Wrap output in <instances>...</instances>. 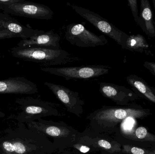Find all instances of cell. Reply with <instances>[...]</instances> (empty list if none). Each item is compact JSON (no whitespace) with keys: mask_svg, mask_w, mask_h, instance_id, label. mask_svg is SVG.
Wrapping results in <instances>:
<instances>
[{"mask_svg":"<svg viewBox=\"0 0 155 154\" xmlns=\"http://www.w3.org/2000/svg\"><path fill=\"white\" fill-rule=\"evenodd\" d=\"M10 52L14 57L40 63L45 68L71 64L80 60L79 58L61 49L16 46L10 49Z\"/></svg>","mask_w":155,"mask_h":154,"instance_id":"6da1fadb","label":"cell"},{"mask_svg":"<svg viewBox=\"0 0 155 154\" xmlns=\"http://www.w3.org/2000/svg\"><path fill=\"white\" fill-rule=\"evenodd\" d=\"M67 5L101 32L116 42L123 49L128 36L126 33L117 28L107 19L92 11L69 2H67Z\"/></svg>","mask_w":155,"mask_h":154,"instance_id":"7a4b0ae2","label":"cell"},{"mask_svg":"<svg viewBox=\"0 0 155 154\" xmlns=\"http://www.w3.org/2000/svg\"><path fill=\"white\" fill-rule=\"evenodd\" d=\"M110 67L103 65H84L80 67L41 68L42 71L70 80H87L107 74Z\"/></svg>","mask_w":155,"mask_h":154,"instance_id":"3957f363","label":"cell"},{"mask_svg":"<svg viewBox=\"0 0 155 154\" xmlns=\"http://www.w3.org/2000/svg\"><path fill=\"white\" fill-rule=\"evenodd\" d=\"M64 36L71 44L81 48L104 46L108 42L104 35H96L86 29L82 24L67 25L64 29Z\"/></svg>","mask_w":155,"mask_h":154,"instance_id":"277c9868","label":"cell"},{"mask_svg":"<svg viewBox=\"0 0 155 154\" xmlns=\"http://www.w3.org/2000/svg\"><path fill=\"white\" fill-rule=\"evenodd\" d=\"M0 11L10 15L40 20H51L54 14L52 10L46 5L25 0L10 5H0Z\"/></svg>","mask_w":155,"mask_h":154,"instance_id":"5b68a950","label":"cell"},{"mask_svg":"<svg viewBox=\"0 0 155 154\" xmlns=\"http://www.w3.org/2000/svg\"><path fill=\"white\" fill-rule=\"evenodd\" d=\"M37 90L36 84L24 77L0 80V94H32Z\"/></svg>","mask_w":155,"mask_h":154,"instance_id":"8992f818","label":"cell"},{"mask_svg":"<svg viewBox=\"0 0 155 154\" xmlns=\"http://www.w3.org/2000/svg\"><path fill=\"white\" fill-rule=\"evenodd\" d=\"M61 37L53 30H43L39 34L26 39H22L17 44L19 47H36L60 49Z\"/></svg>","mask_w":155,"mask_h":154,"instance_id":"52a82bcc","label":"cell"},{"mask_svg":"<svg viewBox=\"0 0 155 154\" xmlns=\"http://www.w3.org/2000/svg\"><path fill=\"white\" fill-rule=\"evenodd\" d=\"M99 86L100 91L104 96L121 104H126L138 98V96L134 91L123 86L100 82Z\"/></svg>","mask_w":155,"mask_h":154,"instance_id":"ba28073f","label":"cell"},{"mask_svg":"<svg viewBox=\"0 0 155 154\" xmlns=\"http://www.w3.org/2000/svg\"><path fill=\"white\" fill-rule=\"evenodd\" d=\"M0 26L17 34L22 39H26L41 33L43 30L33 29L21 24L10 14L0 11Z\"/></svg>","mask_w":155,"mask_h":154,"instance_id":"9c48e42d","label":"cell"},{"mask_svg":"<svg viewBox=\"0 0 155 154\" xmlns=\"http://www.w3.org/2000/svg\"><path fill=\"white\" fill-rule=\"evenodd\" d=\"M139 17V26L147 35L152 38L155 37V26L153 11L148 0L140 1Z\"/></svg>","mask_w":155,"mask_h":154,"instance_id":"30bf717a","label":"cell"},{"mask_svg":"<svg viewBox=\"0 0 155 154\" xmlns=\"http://www.w3.org/2000/svg\"><path fill=\"white\" fill-rule=\"evenodd\" d=\"M126 80L137 96L142 95L147 99L155 104L154 88L149 86L143 78L134 74L127 76Z\"/></svg>","mask_w":155,"mask_h":154,"instance_id":"8fae6325","label":"cell"},{"mask_svg":"<svg viewBox=\"0 0 155 154\" xmlns=\"http://www.w3.org/2000/svg\"><path fill=\"white\" fill-rule=\"evenodd\" d=\"M123 49L130 51L145 53L147 55L151 54L149 50V45L146 39L140 34L128 35Z\"/></svg>","mask_w":155,"mask_h":154,"instance_id":"7c38bea8","label":"cell"},{"mask_svg":"<svg viewBox=\"0 0 155 154\" xmlns=\"http://www.w3.org/2000/svg\"><path fill=\"white\" fill-rule=\"evenodd\" d=\"M132 139L142 142H155V135L148 132L143 127H137L134 133L130 135Z\"/></svg>","mask_w":155,"mask_h":154,"instance_id":"4fadbf2b","label":"cell"},{"mask_svg":"<svg viewBox=\"0 0 155 154\" xmlns=\"http://www.w3.org/2000/svg\"><path fill=\"white\" fill-rule=\"evenodd\" d=\"M128 5L130 7L136 23L139 25L140 23V17L138 14V5L137 0H128Z\"/></svg>","mask_w":155,"mask_h":154,"instance_id":"5bb4252c","label":"cell"},{"mask_svg":"<svg viewBox=\"0 0 155 154\" xmlns=\"http://www.w3.org/2000/svg\"><path fill=\"white\" fill-rule=\"evenodd\" d=\"M125 151L130 154H148L149 151L133 146H125Z\"/></svg>","mask_w":155,"mask_h":154,"instance_id":"9a60e30c","label":"cell"},{"mask_svg":"<svg viewBox=\"0 0 155 154\" xmlns=\"http://www.w3.org/2000/svg\"><path fill=\"white\" fill-rule=\"evenodd\" d=\"M19 37L17 34L13 33L8 30L0 26V40Z\"/></svg>","mask_w":155,"mask_h":154,"instance_id":"2e32d148","label":"cell"},{"mask_svg":"<svg viewBox=\"0 0 155 154\" xmlns=\"http://www.w3.org/2000/svg\"><path fill=\"white\" fill-rule=\"evenodd\" d=\"M46 133L51 136L57 137L61 134V131L58 127H50L46 129Z\"/></svg>","mask_w":155,"mask_h":154,"instance_id":"e0dca14e","label":"cell"},{"mask_svg":"<svg viewBox=\"0 0 155 154\" xmlns=\"http://www.w3.org/2000/svg\"><path fill=\"white\" fill-rule=\"evenodd\" d=\"M43 108L39 106H30L27 107L25 109L26 113L30 114H37L42 112Z\"/></svg>","mask_w":155,"mask_h":154,"instance_id":"ac0fdd59","label":"cell"},{"mask_svg":"<svg viewBox=\"0 0 155 154\" xmlns=\"http://www.w3.org/2000/svg\"><path fill=\"white\" fill-rule=\"evenodd\" d=\"M14 150L16 153L22 154L24 153L26 151L25 146L21 143L17 142L13 144Z\"/></svg>","mask_w":155,"mask_h":154,"instance_id":"d6986e66","label":"cell"},{"mask_svg":"<svg viewBox=\"0 0 155 154\" xmlns=\"http://www.w3.org/2000/svg\"><path fill=\"white\" fill-rule=\"evenodd\" d=\"M143 66L155 77V62L145 61L144 63Z\"/></svg>","mask_w":155,"mask_h":154,"instance_id":"ffe728a7","label":"cell"},{"mask_svg":"<svg viewBox=\"0 0 155 154\" xmlns=\"http://www.w3.org/2000/svg\"><path fill=\"white\" fill-rule=\"evenodd\" d=\"M3 146L7 152H14L13 144L11 143L10 142H4L3 143Z\"/></svg>","mask_w":155,"mask_h":154,"instance_id":"44dd1931","label":"cell"},{"mask_svg":"<svg viewBox=\"0 0 155 154\" xmlns=\"http://www.w3.org/2000/svg\"><path fill=\"white\" fill-rule=\"evenodd\" d=\"M98 145L101 147L106 149H110L111 148V145L110 143L105 140H101L98 141Z\"/></svg>","mask_w":155,"mask_h":154,"instance_id":"7402d4cb","label":"cell"},{"mask_svg":"<svg viewBox=\"0 0 155 154\" xmlns=\"http://www.w3.org/2000/svg\"><path fill=\"white\" fill-rule=\"evenodd\" d=\"M20 0H0V5H8L15 3Z\"/></svg>","mask_w":155,"mask_h":154,"instance_id":"603a6c76","label":"cell"},{"mask_svg":"<svg viewBox=\"0 0 155 154\" xmlns=\"http://www.w3.org/2000/svg\"><path fill=\"white\" fill-rule=\"evenodd\" d=\"M89 150H90V148L86 146H82L80 148V152H81L84 153L87 152L89 151Z\"/></svg>","mask_w":155,"mask_h":154,"instance_id":"cb8c5ba5","label":"cell"},{"mask_svg":"<svg viewBox=\"0 0 155 154\" xmlns=\"http://www.w3.org/2000/svg\"><path fill=\"white\" fill-rule=\"evenodd\" d=\"M148 154H155V150L152 151H149V153H148Z\"/></svg>","mask_w":155,"mask_h":154,"instance_id":"d4e9b609","label":"cell"},{"mask_svg":"<svg viewBox=\"0 0 155 154\" xmlns=\"http://www.w3.org/2000/svg\"><path fill=\"white\" fill-rule=\"evenodd\" d=\"M153 4L155 12V0H153Z\"/></svg>","mask_w":155,"mask_h":154,"instance_id":"484cf974","label":"cell"}]
</instances>
